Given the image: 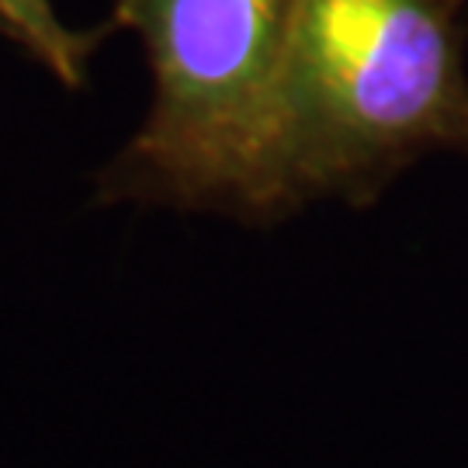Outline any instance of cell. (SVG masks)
<instances>
[{"instance_id": "3", "label": "cell", "mask_w": 468, "mask_h": 468, "mask_svg": "<svg viewBox=\"0 0 468 468\" xmlns=\"http://www.w3.org/2000/svg\"><path fill=\"white\" fill-rule=\"evenodd\" d=\"M0 25L69 90L87 84V63L104 28H112L101 25L94 32H69L52 11V0H0Z\"/></svg>"}, {"instance_id": "4", "label": "cell", "mask_w": 468, "mask_h": 468, "mask_svg": "<svg viewBox=\"0 0 468 468\" xmlns=\"http://www.w3.org/2000/svg\"><path fill=\"white\" fill-rule=\"evenodd\" d=\"M0 35H7V32H4V25H0Z\"/></svg>"}, {"instance_id": "1", "label": "cell", "mask_w": 468, "mask_h": 468, "mask_svg": "<svg viewBox=\"0 0 468 468\" xmlns=\"http://www.w3.org/2000/svg\"><path fill=\"white\" fill-rule=\"evenodd\" d=\"M465 0H299L274 90L284 216L368 205L431 153L468 156Z\"/></svg>"}, {"instance_id": "2", "label": "cell", "mask_w": 468, "mask_h": 468, "mask_svg": "<svg viewBox=\"0 0 468 468\" xmlns=\"http://www.w3.org/2000/svg\"><path fill=\"white\" fill-rule=\"evenodd\" d=\"M299 0H115L150 56L153 104L101 174L104 201L284 218L274 90Z\"/></svg>"}]
</instances>
